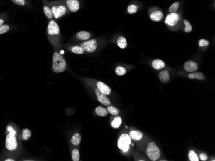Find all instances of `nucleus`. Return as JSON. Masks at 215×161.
Segmentation results:
<instances>
[{"label":"nucleus","mask_w":215,"mask_h":161,"mask_svg":"<svg viewBox=\"0 0 215 161\" xmlns=\"http://www.w3.org/2000/svg\"><path fill=\"white\" fill-rule=\"evenodd\" d=\"M10 132L6 136L5 146L9 151H14L18 148V141L16 137V133L11 127V130L8 129Z\"/></svg>","instance_id":"nucleus-4"},{"label":"nucleus","mask_w":215,"mask_h":161,"mask_svg":"<svg viewBox=\"0 0 215 161\" xmlns=\"http://www.w3.org/2000/svg\"><path fill=\"white\" fill-rule=\"evenodd\" d=\"M107 110L109 113L112 115H118L120 112L118 108L114 106H108Z\"/></svg>","instance_id":"nucleus-29"},{"label":"nucleus","mask_w":215,"mask_h":161,"mask_svg":"<svg viewBox=\"0 0 215 161\" xmlns=\"http://www.w3.org/2000/svg\"><path fill=\"white\" fill-rule=\"evenodd\" d=\"M200 158L203 161H206L207 160L208 157H207V155L206 153H202L200 154Z\"/></svg>","instance_id":"nucleus-36"},{"label":"nucleus","mask_w":215,"mask_h":161,"mask_svg":"<svg viewBox=\"0 0 215 161\" xmlns=\"http://www.w3.org/2000/svg\"><path fill=\"white\" fill-rule=\"evenodd\" d=\"M72 159L74 161H79L80 159V153L77 149H74L72 152Z\"/></svg>","instance_id":"nucleus-28"},{"label":"nucleus","mask_w":215,"mask_h":161,"mask_svg":"<svg viewBox=\"0 0 215 161\" xmlns=\"http://www.w3.org/2000/svg\"><path fill=\"white\" fill-rule=\"evenodd\" d=\"M81 142V136L79 133H75L73 135L71 139V143L73 145L77 146Z\"/></svg>","instance_id":"nucleus-20"},{"label":"nucleus","mask_w":215,"mask_h":161,"mask_svg":"<svg viewBox=\"0 0 215 161\" xmlns=\"http://www.w3.org/2000/svg\"><path fill=\"white\" fill-rule=\"evenodd\" d=\"M121 123H122L121 117H120L119 116H117L116 117H115L114 120L112 121L111 127L114 128V129H118V128H119L120 126L121 125Z\"/></svg>","instance_id":"nucleus-25"},{"label":"nucleus","mask_w":215,"mask_h":161,"mask_svg":"<svg viewBox=\"0 0 215 161\" xmlns=\"http://www.w3.org/2000/svg\"><path fill=\"white\" fill-rule=\"evenodd\" d=\"M67 6L72 12H77L80 8V3L79 0H67Z\"/></svg>","instance_id":"nucleus-11"},{"label":"nucleus","mask_w":215,"mask_h":161,"mask_svg":"<svg viewBox=\"0 0 215 161\" xmlns=\"http://www.w3.org/2000/svg\"><path fill=\"white\" fill-rule=\"evenodd\" d=\"M146 153L148 158L152 161H156L159 159L161 155L159 148L154 142H150L148 144Z\"/></svg>","instance_id":"nucleus-3"},{"label":"nucleus","mask_w":215,"mask_h":161,"mask_svg":"<svg viewBox=\"0 0 215 161\" xmlns=\"http://www.w3.org/2000/svg\"><path fill=\"white\" fill-rule=\"evenodd\" d=\"M131 143V138L129 134H123L118 140V147L123 152H128L130 150Z\"/></svg>","instance_id":"nucleus-5"},{"label":"nucleus","mask_w":215,"mask_h":161,"mask_svg":"<svg viewBox=\"0 0 215 161\" xmlns=\"http://www.w3.org/2000/svg\"><path fill=\"white\" fill-rule=\"evenodd\" d=\"M115 73L118 76H123L126 73V70L124 67L118 66L115 69Z\"/></svg>","instance_id":"nucleus-31"},{"label":"nucleus","mask_w":215,"mask_h":161,"mask_svg":"<svg viewBox=\"0 0 215 161\" xmlns=\"http://www.w3.org/2000/svg\"><path fill=\"white\" fill-rule=\"evenodd\" d=\"M60 33L59 25L57 22L54 21H50L49 22L48 26V34L50 35H58Z\"/></svg>","instance_id":"nucleus-9"},{"label":"nucleus","mask_w":215,"mask_h":161,"mask_svg":"<svg viewBox=\"0 0 215 161\" xmlns=\"http://www.w3.org/2000/svg\"><path fill=\"white\" fill-rule=\"evenodd\" d=\"M138 11V6L136 4H130L128 6L127 11L130 14H133L137 13Z\"/></svg>","instance_id":"nucleus-23"},{"label":"nucleus","mask_w":215,"mask_h":161,"mask_svg":"<svg viewBox=\"0 0 215 161\" xmlns=\"http://www.w3.org/2000/svg\"><path fill=\"white\" fill-rule=\"evenodd\" d=\"M71 51L72 53L75 54H78V55H81L84 53V49L82 48L81 46H74L71 48Z\"/></svg>","instance_id":"nucleus-24"},{"label":"nucleus","mask_w":215,"mask_h":161,"mask_svg":"<svg viewBox=\"0 0 215 161\" xmlns=\"http://www.w3.org/2000/svg\"><path fill=\"white\" fill-rule=\"evenodd\" d=\"M95 94H96V96H97L98 101L101 103L103 104L104 105H106V106L110 105L111 104L110 100L107 98L106 95L102 93L97 88L95 89Z\"/></svg>","instance_id":"nucleus-10"},{"label":"nucleus","mask_w":215,"mask_h":161,"mask_svg":"<svg viewBox=\"0 0 215 161\" xmlns=\"http://www.w3.org/2000/svg\"><path fill=\"white\" fill-rule=\"evenodd\" d=\"M150 18L152 21L160 22L164 18L162 11L158 7H152L148 11Z\"/></svg>","instance_id":"nucleus-6"},{"label":"nucleus","mask_w":215,"mask_h":161,"mask_svg":"<svg viewBox=\"0 0 215 161\" xmlns=\"http://www.w3.org/2000/svg\"><path fill=\"white\" fill-rule=\"evenodd\" d=\"M158 77H159V80L162 83H167L170 80V75L169 72L166 70L162 71L160 72L159 75H158Z\"/></svg>","instance_id":"nucleus-17"},{"label":"nucleus","mask_w":215,"mask_h":161,"mask_svg":"<svg viewBox=\"0 0 215 161\" xmlns=\"http://www.w3.org/2000/svg\"><path fill=\"white\" fill-rule=\"evenodd\" d=\"M12 2L15 3L16 5H18L19 6H23L25 4V0H12Z\"/></svg>","instance_id":"nucleus-35"},{"label":"nucleus","mask_w":215,"mask_h":161,"mask_svg":"<svg viewBox=\"0 0 215 161\" xmlns=\"http://www.w3.org/2000/svg\"><path fill=\"white\" fill-rule=\"evenodd\" d=\"M52 11L54 17L55 19H58L62 17V16H63L67 13V9L65 5H59L53 6L52 8Z\"/></svg>","instance_id":"nucleus-8"},{"label":"nucleus","mask_w":215,"mask_h":161,"mask_svg":"<svg viewBox=\"0 0 215 161\" xmlns=\"http://www.w3.org/2000/svg\"><path fill=\"white\" fill-rule=\"evenodd\" d=\"M3 22H4V21H3V19H0V26H1V25H2L3 24Z\"/></svg>","instance_id":"nucleus-37"},{"label":"nucleus","mask_w":215,"mask_h":161,"mask_svg":"<svg viewBox=\"0 0 215 161\" xmlns=\"http://www.w3.org/2000/svg\"><path fill=\"white\" fill-rule=\"evenodd\" d=\"M188 77H189V79H198L200 80H204L206 78L205 75L201 73V72H193L191 74L188 75Z\"/></svg>","instance_id":"nucleus-18"},{"label":"nucleus","mask_w":215,"mask_h":161,"mask_svg":"<svg viewBox=\"0 0 215 161\" xmlns=\"http://www.w3.org/2000/svg\"><path fill=\"white\" fill-rule=\"evenodd\" d=\"M184 69L189 73H193L198 70V64L193 60H188L184 65Z\"/></svg>","instance_id":"nucleus-12"},{"label":"nucleus","mask_w":215,"mask_h":161,"mask_svg":"<svg viewBox=\"0 0 215 161\" xmlns=\"http://www.w3.org/2000/svg\"><path fill=\"white\" fill-rule=\"evenodd\" d=\"M81 46L84 49V51L88 53H93L97 48V42L95 39H89L88 41L82 42Z\"/></svg>","instance_id":"nucleus-7"},{"label":"nucleus","mask_w":215,"mask_h":161,"mask_svg":"<svg viewBox=\"0 0 215 161\" xmlns=\"http://www.w3.org/2000/svg\"><path fill=\"white\" fill-rule=\"evenodd\" d=\"M95 112H96V114L98 115V116H101V117H104V116H107L108 114V112L106 108H105L104 107H96Z\"/></svg>","instance_id":"nucleus-21"},{"label":"nucleus","mask_w":215,"mask_h":161,"mask_svg":"<svg viewBox=\"0 0 215 161\" xmlns=\"http://www.w3.org/2000/svg\"><path fill=\"white\" fill-rule=\"evenodd\" d=\"M182 19V17L180 12L170 13L165 19V24L171 28H176L177 26L181 23Z\"/></svg>","instance_id":"nucleus-2"},{"label":"nucleus","mask_w":215,"mask_h":161,"mask_svg":"<svg viewBox=\"0 0 215 161\" xmlns=\"http://www.w3.org/2000/svg\"><path fill=\"white\" fill-rule=\"evenodd\" d=\"M152 67L155 70H160L166 67V63L160 59H155L151 62Z\"/></svg>","instance_id":"nucleus-14"},{"label":"nucleus","mask_w":215,"mask_h":161,"mask_svg":"<svg viewBox=\"0 0 215 161\" xmlns=\"http://www.w3.org/2000/svg\"><path fill=\"white\" fill-rule=\"evenodd\" d=\"M180 1H176V2L173 3V4H172L170 6V8H169V9H168L169 12H170V13L178 12V9H179V8H180Z\"/></svg>","instance_id":"nucleus-22"},{"label":"nucleus","mask_w":215,"mask_h":161,"mask_svg":"<svg viewBox=\"0 0 215 161\" xmlns=\"http://www.w3.org/2000/svg\"><path fill=\"white\" fill-rule=\"evenodd\" d=\"M117 45L121 49H124L127 47L128 42L126 39L123 36H120L117 39Z\"/></svg>","instance_id":"nucleus-19"},{"label":"nucleus","mask_w":215,"mask_h":161,"mask_svg":"<svg viewBox=\"0 0 215 161\" xmlns=\"http://www.w3.org/2000/svg\"><path fill=\"white\" fill-rule=\"evenodd\" d=\"M131 139H133L135 141H140L143 137V135L140 132V131L138 130H131L130 131V134H129Z\"/></svg>","instance_id":"nucleus-16"},{"label":"nucleus","mask_w":215,"mask_h":161,"mask_svg":"<svg viewBox=\"0 0 215 161\" xmlns=\"http://www.w3.org/2000/svg\"><path fill=\"white\" fill-rule=\"evenodd\" d=\"M91 37L90 33L87 31H80L76 34V38L82 41H88Z\"/></svg>","instance_id":"nucleus-15"},{"label":"nucleus","mask_w":215,"mask_h":161,"mask_svg":"<svg viewBox=\"0 0 215 161\" xmlns=\"http://www.w3.org/2000/svg\"><path fill=\"white\" fill-rule=\"evenodd\" d=\"M31 136H32V134H31V130H30L29 129H25L23 130V131L22 138L24 140H26V141L28 140L29 138L31 137Z\"/></svg>","instance_id":"nucleus-30"},{"label":"nucleus","mask_w":215,"mask_h":161,"mask_svg":"<svg viewBox=\"0 0 215 161\" xmlns=\"http://www.w3.org/2000/svg\"><path fill=\"white\" fill-rule=\"evenodd\" d=\"M189 158L191 161H198L199 158H198L197 153H195L194 151L191 150L189 152Z\"/></svg>","instance_id":"nucleus-32"},{"label":"nucleus","mask_w":215,"mask_h":161,"mask_svg":"<svg viewBox=\"0 0 215 161\" xmlns=\"http://www.w3.org/2000/svg\"><path fill=\"white\" fill-rule=\"evenodd\" d=\"M10 29V27L8 25H2L0 26V35L5 34Z\"/></svg>","instance_id":"nucleus-34"},{"label":"nucleus","mask_w":215,"mask_h":161,"mask_svg":"<svg viewBox=\"0 0 215 161\" xmlns=\"http://www.w3.org/2000/svg\"><path fill=\"white\" fill-rule=\"evenodd\" d=\"M209 42L207 40H206V39H200L199 41H198V45H199V46L201 48L207 47L208 46H209Z\"/></svg>","instance_id":"nucleus-33"},{"label":"nucleus","mask_w":215,"mask_h":161,"mask_svg":"<svg viewBox=\"0 0 215 161\" xmlns=\"http://www.w3.org/2000/svg\"><path fill=\"white\" fill-rule=\"evenodd\" d=\"M5 161H14L15 160H14V159H6V160H5Z\"/></svg>","instance_id":"nucleus-38"},{"label":"nucleus","mask_w":215,"mask_h":161,"mask_svg":"<svg viewBox=\"0 0 215 161\" xmlns=\"http://www.w3.org/2000/svg\"><path fill=\"white\" fill-rule=\"evenodd\" d=\"M97 87L102 93L104 94L105 95H109V94H110L111 93V88L102 82L99 81L97 82Z\"/></svg>","instance_id":"nucleus-13"},{"label":"nucleus","mask_w":215,"mask_h":161,"mask_svg":"<svg viewBox=\"0 0 215 161\" xmlns=\"http://www.w3.org/2000/svg\"><path fill=\"white\" fill-rule=\"evenodd\" d=\"M183 23L184 24V32L186 33H190L193 31V27L189 21L187 19H184Z\"/></svg>","instance_id":"nucleus-26"},{"label":"nucleus","mask_w":215,"mask_h":161,"mask_svg":"<svg viewBox=\"0 0 215 161\" xmlns=\"http://www.w3.org/2000/svg\"><path fill=\"white\" fill-rule=\"evenodd\" d=\"M52 70L55 73L63 72L67 68V63L64 58L57 52H55L52 58Z\"/></svg>","instance_id":"nucleus-1"},{"label":"nucleus","mask_w":215,"mask_h":161,"mask_svg":"<svg viewBox=\"0 0 215 161\" xmlns=\"http://www.w3.org/2000/svg\"><path fill=\"white\" fill-rule=\"evenodd\" d=\"M43 11H44V13H45V14L46 15V17H47V18L52 19V18L54 17V15H53L52 11V9L50 7H48V6H45L43 7Z\"/></svg>","instance_id":"nucleus-27"}]
</instances>
